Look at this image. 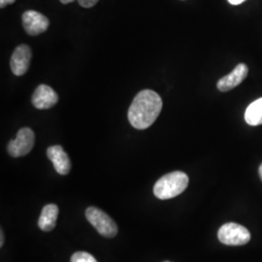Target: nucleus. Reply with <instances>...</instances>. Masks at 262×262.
I'll list each match as a JSON object with an SVG mask.
<instances>
[{
	"instance_id": "f257e3e1",
	"label": "nucleus",
	"mask_w": 262,
	"mask_h": 262,
	"mask_svg": "<svg viewBox=\"0 0 262 262\" xmlns=\"http://www.w3.org/2000/svg\"><path fill=\"white\" fill-rule=\"evenodd\" d=\"M162 109L159 94L150 90H143L137 94L127 113L128 121L136 129H146L157 121Z\"/></svg>"
},
{
	"instance_id": "f03ea898",
	"label": "nucleus",
	"mask_w": 262,
	"mask_h": 262,
	"mask_svg": "<svg viewBox=\"0 0 262 262\" xmlns=\"http://www.w3.org/2000/svg\"><path fill=\"white\" fill-rule=\"evenodd\" d=\"M188 186L187 174L181 171L171 172L159 179L154 187V194L160 200L178 196Z\"/></svg>"
},
{
	"instance_id": "7ed1b4c3",
	"label": "nucleus",
	"mask_w": 262,
	"mask_h": 262,
	"mask_svg": "<svg viewBox=\"0 0 262 262\" xmlns=\"http://www.w3.org/2000/svg\"><path fill=\"white\" fill-rule=\"evenodd\" d=\"M85 217L99 234L107 238H113L118 233V226L112 219L95 207H89L85 211Z\"/></svg>"
},
{
	"instance_id": "20e7f679",
	"label": "nucleus",
	"mask_w": 262,
	"mask_h": 262,
	"mask_svg": "<svg viewBox=\"0 0 262 262\" xmlns=\"http://www.w3.org/2000/svg\"><path fill=\"white\" fill-rule=\"evenodd\" d=\"M217 238L220 242L227 246H242L249 243L251 233L243 225L228 223L219 229Z\"/></svg>"
},
{
	"instance_id": "39448f33",
	"label": "nucleus",
	"mask_w": 262,
	"mask_h": 262,
	"mask_svg": "<svg viewBox=\"0 0 262 262\" xmlns=\"http://www.w3.org/2000/svg\"><path fill=\"white\" fill-rule=\"evenodd\" d=\"M35 143L34 132L29 127L20 128L17 137L14 140L10 141L7 150L10 156L13 158H19L27 156L32 150Z\"/></svg>"
},
{
	"instance_id": "423d86ee",
	"label": "nucleus",
	"mask_w": 262,
	"mask_h": 262,
	"mask_svg": "<svg viewBox=\"0 0 262 262\" xmlns=\"http://www.w3.org/2000/svg\"><path fill=\"white\" fill-rule=\"evenodd\" d=\"M23 26L26 32L36 36L47 30L50 21L46 16L34 10H28L23 14Z\"/></svg>"
},
{
	"instance_id": "0eeeda50",
	"label": "nucleus",
	"mask_w": 262,
	"mask_h": 262,
	"mask_svg": "<svg viewBox=\"0 0 262 262\" xmlns=\"http://www.w3.org/2000/svg\"><path fill=\"white\" fill-rule=\"evenodd\" d=\"M31 56V49L28 45L23 44L15 49L10 60L11 70L14 75L23 76L28 72Z\"/></svg>"
},
{
	"instance_id": "6e6552de",
	"label": "nucleus",
	"mask_w": 262,
	"mask_h": 262,
	"mask_svg": "<svg viewBox=\"0 0 262 262\" xmlns=\"http://www.w3.org/2000/svg\"><path fill=\"white\" fill-rule=\"evenodd\" d=\"M248 72H249L248 66L245 63H239L229 74L219 80L216 84L217 90L222 93H226L233 90L247 78Z\"/></svg>"
},
{
	"instance_id": "1a4fd4ad",
	"label": "nucleus",
	"mask_w": 262,
	"mask_h": 262,
	"mask_svg": "<svg viewBox=\"0 0 262 262\" xmlns=\"http://www.w3.org/2000/svg\"><path fill=\"white\" fill-rule=\"evenodd\" d=\"M58 101V95L47 84L38 85L32 95V104L39 110H46L54 107Z\"/></svg>"
},
{
	"instance_id": "9d476101",
	"label": "nucleus",
	"mask_w": 262,
	"mask_h": 262,
	"mask_svg": "<svg viewBox=\"0 0 262 262\" xmlns=\"http://www.w3.org/2000/svg\"><path fill=\"white\" fill-rule=\"evenodd\" d=\"M47 156L53 162L56 172L60 175H67L71 169V162L61 146L56 145L48 148Z\"/></svg>"
},
{
	"instance_id": "9b49d317",
	"label": "nucleus",
	"mask_w": 262,
	"mask_h": 262,
	"mask_svg": "<svg viewBox=\"0 0 262 262\" xmlns=\"http://www.w3.org/2000/svg\"><path fill=\"white\" fill-rule=\"evenodd\" d=\"M58 212V207L55 204H48L44 207L38 220L39 228L45 232L52 231L56 227Z\"/></svg>"
},
{
	"instance_id": "f8f14e48",
	"label": "nucleus",
	"mask_w": 262,
	"mask_h": 262,
	"mask_svg": "<svg viewBox=\"0 0 262 262\" xmlns=\"http://www.w3.org/2000/svg\"><path fill=\"white\" fill-rule=\"evenodd\" d=\"M245 121L252 126L262 124V97L248 106L245 112Z\"/></svg>"
},
{
	"instance_id": "ddd939ff",
	"label": "nucleus",
	"mask_w": 262,
	"mask_h": 262,
	"mask_svg": "<svg viewBox=\"0 0 262 262\" xmlns=\"http://www.w3.org/2000/svg\"><path fill=\"white\" fill-rule=\"evenodd\" d=\"M71 262H97L91 253L77 252L71 256Z\"/></svg>"
},
{
	"instance_id": "4468645a",
	"label": "nucleus",
	"mask_w": 262,
	"mask_h": 262,
	"mask_svg": "<svg viewBox=\"0 0 262 262\" xmlns=\"http://www.w3.org/2000/svg\"><path fill=\"white\" fill-rule=\"evenodd\" d=\"M99 0H78L79 4L84 7V8H91L94 7V5L98 2Z\"/></svg>"
},
{
	"instance_id": "2eb2a0df",
	"label": "nucleus",
	"mask_w": 262,
	"mask_h": 262,
	"mask_svg": "<svg viewBox=\"0 0 262 262\" xmlns=\"http://www.w3.org/2000/svg\"><path fill=\"white\" fill-rule=\"evenodd\" d=\"M16 0H0V7L4 8L9 4H13Z\"/></svg>"
},
{
	"instance_id": "dca6fc26",
	"label": "nucleus",
	"mask_w": 262,
	"mask_h": 262,
	"mask_svg": "<svg viewBox=\"0 0 262 262\" xmlns=\"http://www.w3.org/2000/svg\"><path fill=\"white\" fill-rule=\"evenodd\" d=\"M230 4H232V5H239V4H241V3H243L245 0H227Z\"/></svg>"
},
{
	"instance_id": "f3484780",
	"label": "nucleus",
	"mask_w": 262,
	"mask_h": 262,
	"mask_svg": "<svg viewBox=\"0 0 262 262\" xmlns=\"http://www.w3.org/2000/svg\"><path fill=\"white\" fill-rule=\"evenodd\" d=\"M0 235H1V240H0V246L2 247V246H3V243H4V236H3V230H1V232H0Z\"/></svg>"
},
{
	"instance_id": "a211bd4d",
	"label": "nucleus",
	"mask_w": 262,
	"mask_h": 262,
	"mask_svg": "<svg viewBox=\"0 0 262 262\" xmlns=\"http://www.w3.org/2000/svg\"><path fill=\"white\" fill-rule=\"evenodd\" d=\"M62 4H68V3H71V2H73L74 0H59Z\"/></svg>"
},
{
	"instance_id": "6ab92c4d",
	"label": "nucleus",
	"mask_w": 262,
	"mask_h": 262,
	"mask_svg": "<svg viewBox=\"0 0 262 262\" xmlns=\"http://www.w3.org/2000/svg\"><path fill=\"white\" fill-rule=\"evenodd\" d=\"M258 173H259V176H260V179L262 180V164L259 166V169H258Z\"/></svg>"
},
{
	"instance_id": "aec40b11",
	"label": "nucleus",
	"mask_w": 262,
	"mask_h": 262,
	"mask_svg": "<svg viewBox=\"0 0 262 262\" xmlns=\"http://www.w3.org/2000/svg\"><path fill=\"white\" fill-rule=\"evenodd\" d=\"M165 262H169V261H165Z\"/></svg>"
}]
</instances>
